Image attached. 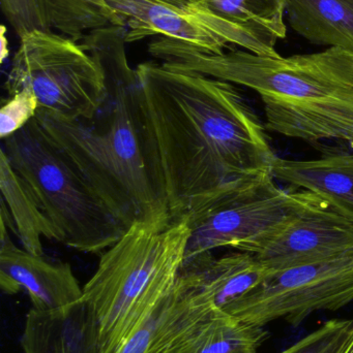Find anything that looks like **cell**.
Masks as SVG:
<instances>
[{
  "instance_id": "5",
  "label": "cell",
  "mask_w": 353,
  "mask_h": 353,
  "mask_svg": "<svg viewBox=\"0 0 353 353\" xmlns=\"http://www.w3.org/2000/svg\"><path fill=\"white\" fill-rule=\"evenodd\" d=\"M1 149L68 248L102 254L128 230L35 118Z\"/></svg>"
},
{
  "instance_id": "3",
  "label": "cell",
  "mask_w": 353,
  "mask_h": 353,
  "mask_svg": "<svg viewBox=\"0 0 353 353\" xmlns=\"http://www.w3.org/2000/svg\"><path fill=\"white\" fill-rule=\"evenodd\" d=\"M149 52L167 68L254 90L265 105L267 132L310 145L341 141L353 148V53L346 50L289 57L242 49L211 54L161 37Z\"/></svg>"
},
{
  "instance_id": "20",
  "label": "cell",
  "mask_w": 353,
  "mask_h": 353,
  "mask_svg": "<svg viewBox=\"0 0 353 353\" xmlns=\"http://www.w3.org/2000/svg\"><path fill=\"white\" fill-rule=\"evenodd\" d=\"M52 314L64 353H101L99 323L83 299Z\"/></svg>"
},
{
  "instance_id": "16",
  "label": "cell",
  "mask_w": 353,
  "mask_h": 353,
  "mask_svg": "<svg viewBox=\"0 0 353 353\" xmlns=\"http://www.w3.org/2000/svg\"><path fill=\"white\" fill-rule=\"evenodd\" d=\"M290 27L311 43L353 53V0H285Z\"/></svg>"
},
{
  "instance_id": "10",
  "label": "cell",
  "mask_w": 353,
  "mask_h": 353,
  "mask_svg": "<svg viewBox=\"0 0 353 353\" xmlns=\"http://www.w3.org/2000/svg\"><path fill=\"white\" fill-rule=\"evenodd\" d=\"M353 251V223L316 195L283 226L248 251L267 269L283 271Z\"/></svg>"
},
{
  "instance_id": "22",
  "label": "cell",
  "mask_w": 353,
  "mask_h": 353,
  "mask_svg": "<svg viewBox=\"0 0 353 353\" xmlns=\"http://www.w3.org/2000/svg\"><path fill=\"white\" fill-rule=\"evenodd\" d=\"M2 12L19 37L33 30H51L46 0H0Z\"/></svg>"
},
{
  "instance_id": "13",
  "label": "cell",
  "mask_w": 353,
  "mask_h": 353,
  "mask_svg": "<svg viewBox=\"0 0 353 353\" xmlns=\"http://www.w3.org/2000/svg\"><path fill=\"white\" fill-rule=\"evenodd\" d=\"M271 176L292 188L313 193L353 223V153L325 151L311 161L277 157Z\"/></svg>"
},
{
  "instance_id": "1",
  "label": "cell",
  "mask_w": 353,
  "mask_h": 353,
  "mask_svg": "<svg viewBox=\"0 0 353 353\" xmlns=\"http://www.w3.org/2000/svg\"><path fill=\"white\" fill-rule=\"evenodd\" d=\"M136 70L174 220L245 179L271 174L277 155L265 123L236 85L161 62Z\"/></svg>"
},
{
  "instance_id": "17",
  "label": "cell",
  "mask_w": 353,
  "mask_h": 353,
  "mask_svg": "<svg viewBox=\"0 0 353 353\" xmlns=\"http://www.w3.org/2000/svg\"><path fill=\"white\" fill-rule=\"evenodd\" d=\"M216 14L246 31L269 57L280 55L276 45L285 39V0H200Z\"/></svg>"
},
{
  "instance_id": "4",
  "label": "cell",
  "mask_w": 353,
  "mask_h": 353,
  "mask_svg": "<svg viewBox=\"0 0 353 353\" xmlns=\"http://www.w3.org/2000/svg\"><path fill=\"white\" fill-rule=\"evenodd\" d=\"M190 234L186 218L135 222L102 253L83 288L99 323L101 353H120L175 288Z\"/></svg>"
},
{
  "instance_id": "7",
  "label": "cell",
  "mask_w": 353,
  "mask_h": 353,
  "mask_svg": "<svg viewBox=\"0 0 353 353\" xmlns=\"http://www.w3.org/2000/svg\"><path fill=\"white\" fill-rule=\"evenodd\" d=\"M310 196L302 189L281 188L271 174L245 179L182 217L191 228L184 263L223 247L248 252L294 217Z\"/></svg>"
},
{
  "instance_id": "21",
  "label": "cell",
  "mask_w": 353,
  "mask_h": 353,
  "mask_svg": "<svg viewBox=\"0 0 353 353\" xmlns=\"http://www.w3.org/2000/svg\"><path fill=\"white\" fill-rule=\"evenodd\" d=\"M21 346L24 353H64L52 313L37 312L35 309L29 310L21 337Z\"/></svg>"
},
{
  "instance_id": "23",
  "label": "cell",
  "mask_w": 353,
  "mask_h": 353,
  "mask_svg": "<svg viewBox=\"0 0 353 353\" xmlns=\"http://www.w3.org/2000/svg\"><path fill=\"white\" fill-rule=\"evenodd\" d=\"M39 110V101L30 89L10 95L0 110V138L6 140L32 121Z\"/></svg>"
},
{
  "instance_id": "25",
  "label": "cell",
  "mask_w": 353,
  "mask_h": 353,
  "mask_svg": "<svg viewBox=\"0 0 353 353\" xmlns=\"http://www.w3.org/2000/svg\"><path fill=\"white\" fill-rule=\"evenodd\" d=\"M335 353H353V319H350V325L344 336L343 341Z\"/></svg>"
},
{
  "instance_id": "12",
  "label": "cell",
  "mask_w": 353,
  "mask_h": 353,
  "mask_svg": "<svg viewBox=\"0 0 353 353\" xmlns=\"http://www.w3.org/2000/svg\"><path fill=\"white\" fill-rule=\"evenodd\" d=\"M216 311L192 278L180 272L175 288L120 353H170Z\"/></svg>"
},
{
  "instance_id": "14",
  "label": "cell",
  "mask_w": 353,
  "mask_h": 353,
  "mask_svg": "<svg viewBox=\"0 0 353 353\" xmlns=\"http://www.w3.org/2000/svg\"><path fill=\"white\" fill-rule=\"evenodd\" d=\"M182 272L192 278L215 310L224 313L273 271L252 253L238 251L221 257L213 253L200 255L182 263Z\"/></svg>"
},
{
  "instance_id": "19",
  "label": "cell",
  "mask_w": 353,
  "mask_h": 353,
  "mask_svg": "<svg viewBox=\"0 0 353 353\" xmlns=\"http://www.w3.org/2000/svg\"><path fill=\"white\" fill-rule=\"evenodd\" d=\"M50 29L74 41L103 27L124 26L106 0H46Z\"/></svg>"
},
{
  "instance_id": "26",
  "label": "cell",
  "mask_w": 353,
  "mask_h": 353,
  "mask_svg": "<svg viewBox=\"0 0 353 353\" xmlns=\"http://www.w3.org/2000/svg\"><path fill=\"white\" fill-rule=\"evenodd\" d=\"M6 27H1V54H0V57H1V62H3L6 60V58L8 56V41L6 39Z\"/></svg>"
},
{
  "instance_id": "24",
  "label": "cell",
  "mask_w": 353,
  "mask_h": 353,
  "mask_svg": "<svg viewBox=\"0 0 353 353\" xmlns=\"http://www.w3.org/2000/svg\"><path fill=\"white\" fill-rule=\"evenodd\" d=\"M350 325V319H332L280 353H335L341 345Z\"/></svg>"
},
{
  "instance_id": "2",
  "label": "cell",
  "mask_w": 353,
  "mask_h": 353,
  "mask_svg": "<svg viewBox=\"0 0 353 353\" xmlns=\"http://www.w3.org/2000/svg\"><path fill=\"white\" fill-rule=\"evenodd\" d=\"M126 35V27L111 25L81 39L105 76V99L93 117L70 120L37 110L35 119L128 228L171 215Z\"/></svg>"
},
{
  "instance_id": "9",
  "label": "cell",
  "mask_w": 353,
  "mask_h": 353,
  "mask_svg": "<svg viewBox=\"0 0 353 353\" xmlns=\"http://www.w3.org/2000/svg\"><path fill=\"white\" fill-rule=\"evenodd\" d=\"M126 29V43L162 35L211 54L240 48L267 56L246 31L200 0H106ZM269 57V56H267Z\"/></svg>"
},
{
  "instance_id": "18",
  "label": "cell",
  "mask_w": 353,
  "mask_h": 353,
  "mask_svg": "<svg viewBox=\"0 0 353 353\" xmlns=\"http://www.w3.org/2000/svg\"><path fill=\"white\" fill-rule=\"evenodd\" d=\"M269 336L265 327L216 311L170 353H258Z\"/></svg>"
},
{
  "instance_id": "8",
  "label": "cell",
  "mask_w": 353,
  "mask_h": 353,
  "mask_svg": "<svg viewBox=\"0 0 353 353\" xmlns=\"http://www.w3.org/2000/svg\"><path fill=\"white\" fill-rule=\"evenodd\" d=\"M353 302V251L330 261L271 272L224 314L265 327L284 319L298 327L317 311H337Z\"/></svg>"
},
{
  "instance_id": "6",
  "label": "cell",
  "mask_w": 353,
  "mask_h": 353,
  "mask_svg": "<svg viewBox=\"0 0 353 353\" xmlns=\"http://www.w3.org/2000/svg\"><path fill=\"white\" fill-rule=\"evenodd\" d=\"M28 88L39 110L66 119L90 118L106 95L99 62L78 41L51 30L20 37L6 82L8 94Z\"/></svg>"
},
{
  "instance_id": "15",
  "label": "cell",
  "mask_w": 353,
  "mask_h": 353,
  "mask_svg": "<svg viewBox=\"0 0 353 353\" xmlns=\"http://www.w3.org/2000/svg\"><path fill=\"white\" fill-rule=\"evenodd\" d=\"M0 189L14 223V234L22 248L31 254L43 255L41 240L61 242V234L39 205L30 187L10 165L4 151L0 150Z\"/></svg>"
},
{
  "instance_id": "11",
  "label": "cell",
  "mask_w": 353,
  "mask_h": 353,
  "mask_svg": "<svg viewBox=\"0 0 353 353\" xmlns=\"http://www.w3.org/2000/svg\"><path fill=\"white\" fill-rule=\"evenodd\" d=\"M0 288L4 294L25 292L37 312L52 313L80 302L83 288L68 263H52L43 255L19 248L1 223Z\"/></svg>"
}]
</instances>
